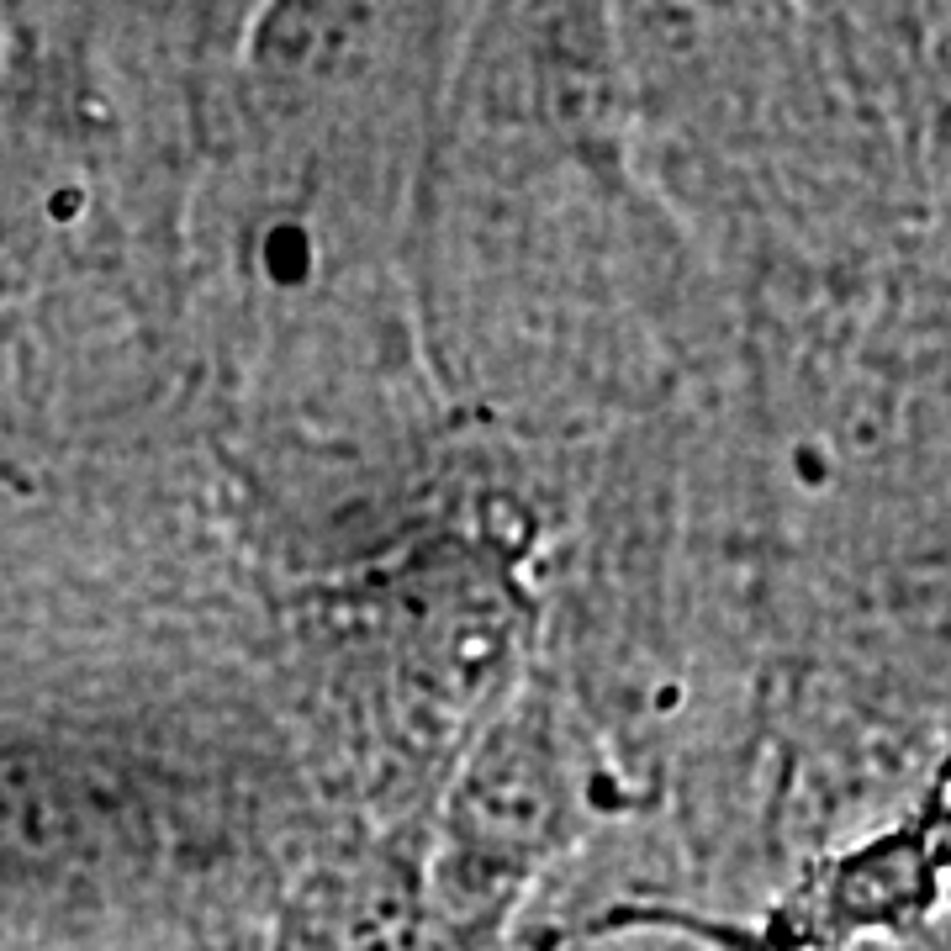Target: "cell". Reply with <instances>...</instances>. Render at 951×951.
Here are the masks:
<instances>
[{
	"label": "cell",
	"instance_id": "cell-1",
	"mask_svg": "<svg viewBox=\"0 0 951 951\" xmlns=\"http://www.w3.org/2000/svg\"><path fill=\"white\" fill-rule=\"evenodd\" d=\"M418 893L397 878H339L317 888L291 930V951H434Z\"/></svg>",
	"mask_w": 951,
	"mask_h": 951
},
{
	"label": "cell",
	"instance_id": "cell-2",
	"mask_svg": "<svg viewBox=\"0 0 951 951\" xmlns=\"http://www.w3.org/2000/svg\"><path fill=\"white\" fill-rule=\"evenodd\" d=\"M846 951H951V930H899V936H867Z\"/></svg>",
	"mask_w": 951,
	"mask_h": 951
}]
</instances>
